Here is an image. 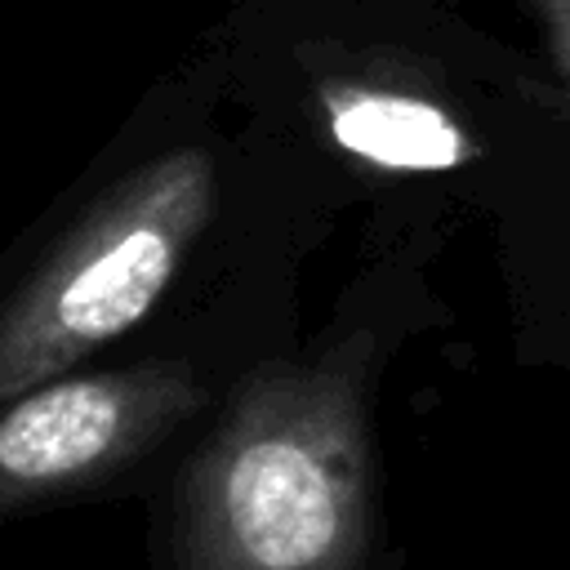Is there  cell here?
Segmentation results:
<instances>
[{
  "mask_svg": "<svg viewBox=\"0 0 570 570\" xmlns=\"http://www.w3.org/2000/svg\"><path fill=\"white\" fill-rule=\"evenodd\" d=\"M325 125L343 151L379 169L432 174L454 169L472 156V138L445 107L401 89L338 85L325 94Z\"/></svg>",
  "mask_w": 570,
  "mask_h": 570,
  "instance_id": "obj_4",
  "label": "cell"
},
{
  "mask_svg": "<svg viewBox=\"0 0 570 570\" xmlns=\"http://www.w3.org/2000/svg\"><path fill=\"white\" fill-rule=\"evenodd\" d=\"M543 40H548V58L561 76V85L570 89V0H525Z\"/></svg>",
  "mask_w": 570,
  "mask_h": 570,
  "instance_id": "obj_5",
  "label": "cell"
},
{
  "mask_svg": "<svg viewBox=\"0 0 570 570\" xmlns=\"http://www.w3.org/2000/svg\"><path fill=\"white\" fill-rule=\"evenodd\" d=\"M365 548V419L330 365H272L196 450L183 570H352Z\"/></svg>",
  "mask_w": 570,
  "mask_h": 570,
  "instance_id": "obj_1",
  "label": "cell"
},
{
  "mask_svg": "<svg viewBox=\"0 0 570 570\" xmlns=\"http://www.w3.org/2000/svg\"><path fill=\"white\" fill-rule=\"evenodd\" d=\"M209 214L214 165L200 147L165 151L116 183L0 307V401L142 321Z\"/></svg>",
  "mask_w": 570,
  "mask_h": 570,
  "instance_id": "obj_2",
  "label": "cell"
},
{
  "mask_svg": "<svg viewBox=\"0 0 570 570\" xmlns=\"http://www.w3.org/2000/svg\"><path fill=\"white\" fill-rule=\"evenodd\" d=\"M200 405L196 379L174 365H129L45 379L0 414V503L58 499L160 445Z\"/></svg>",
  "mask_w": 570,
  "mask_h": 570,
  "instance_id": "obj_3",
  "label": "cell"
}]
</instances>
